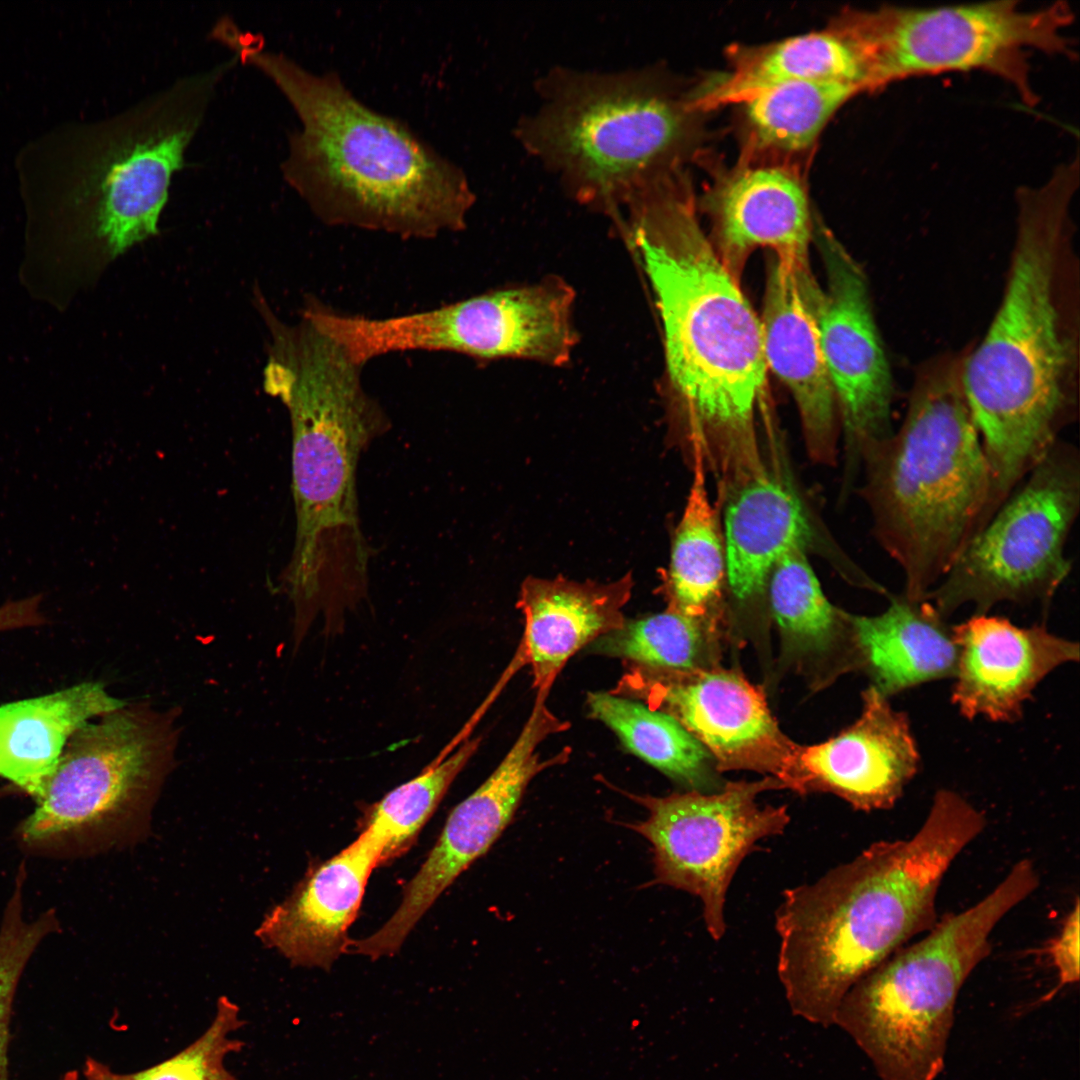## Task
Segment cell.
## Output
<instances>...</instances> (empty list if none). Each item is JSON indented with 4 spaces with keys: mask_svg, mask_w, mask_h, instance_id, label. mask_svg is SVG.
Here are the masks:
<instances>
[{
    "mask_svg": "<svg viewBox=\"0 0 1080 1080\" xmlns=\"http://www.w3.org/2000/svg\"><path fill=\"white\" fill-rule=\"evenodd\" d=\"M1028 859L993 890L947 914L858 981L834 1024L866 1054L881 1080H936L943 1070L959 992L990 954L1000 921L1039 886Z\"/></svg>",
    "mask_w": 1080,
    "mask_h": 1080,
    "instance_id": "9",
    "label": "cell"
},
{
    "mask_svg": "<svg viewBox=\"0 0 1080 1080\" xmlns=\"http://www.w3.org/2000/svg\"><path fill=\"white\" fill-rule=\"evenodd\" d=\"M817 242L826 274L814 301L820 345L847 458L857 468L862 454L894 431L892 374L863 269L828 231Z\"/></svg>",
    "mask_w": 1080,
    "mask_h": 1080,
    "instance_id": "17",
    "label": "cell"
},
{
    "mask_svg": "<svg viewBox=\"0 0 1080 1080\" xmlns=\"http://www.w3.org/2000/svg\"><path fill=\"white\" fill-rule=\"evenodd\" d=\"M126 704L92 681L1 705L0 777L37 799L71 736Z\"/></svg>",
    "mask_w": 1080,
    "mask_h": 1080,
    "instance_id": "26",
    "label": "cell"
},
{
    "mask_svg": "<svg viewBox=\"0 0 1080 1080\" xmlns=\"http://www.w3.org/2000/svg\"><path fill=\"white\" fill-rule=\"evenodd\" d=\"M733 56L730 72L688 101L692 111L740 104L763 89L791 81H840L871 91L864 54L840 19L828 29L743 48Z\"/></svg>",
    "mask_w": 1080,
    "mask_h": 1080,
    "instance_id": "27",
    "label": "cell"
},
{
    "mask_svg": "<svg viewBox=\"0 0 1080 1080\" xmlns=\"http://www.w3.org/2000/svg\"><path fill=\"white\" fill-rule=\"evenodd\" d=\"M1080 510V453L1058 440L971 537L927 594L948 618L970 604L987 614L999 603L1047 607L1068 577L1066 544Z\"/></svg>",
    "mask_w": 1080,
    "mask_h": 1080,
    "instance_id": "12",
    "label": "cell"
},
{
    "mask_svg": "<svg viewBox=\"0 0 1080 1080\" xmlns=\"http://www.w3.org/2000/svg\"><path fill=\"white\" fill-rule=\"evenodd\" d=\"M1049 955L1057 969L1059 987L1079 980V900L1064 920L1058 935L1051 942Z\"/></svg>",
    "mask_w": 1080,
    "mask_h": 1080,
    "instance_id": "36",
    "label": "cell"
},
{
    "mask_svg": "<svg viewBox=\"0 0 1080 1080\" xmlns=\"http://www.w3.org/2000/svg\"><path fill=\"white\" fill-rule=\"evenodd\" d=\"M819 289L810 263L773 255L760 322L767 368L792 395L809 456L820 463H831L836 453L839 415L815 314Z\"/></svg>",
    "mask_w": 1080,
    "mask_h": 1080,
    "instance_id": "18",
    "label": "cell"
},
{
    "mask_svg": "<svg viewBox=\"0 0 1080 1080\" xmlns=\"http://www.w3.org/2000/svg\"><path fill=\"white\" fill-rule=\"evenodd\" d=\"M840 81H791L763 89L742 103L757 142L784 151L811 146L834 113L862 93Z\"/></svg>",
    "mask_w": 1080,
    "mask_h": 1080,
    "instance_id": "31",
    "label": "cell"
},
{
    "mask_svg": "<svg viewBox=\"0 0 1080 1080\" xmlns=\"http://www.w3.org/2000/svg\"><path fill=\"white\" fill-rule=\"evenodd\" d=\"M574 299L566 282L550 277L391 317L372 318L330 307L321 313L320 324L362 366L381 355L414 350L562 366L577 342Z\"/></svg>",
    "mask_w": 1080,
    "mask_h": 1080,
    "instance_id": "13",
    "label": "cell"
},
{
    "mask_svg": "<svg viewBox=\"0 0 1080 1080\" xmlns=\"http://www.w3.org/2000/svg\"><path fill=\"white\" fill-rule=\"evenodd\" d=\"M538 88L542 102L520 121V142L576 200L616 221L635 196L675 173L693 111L653 73L558 68Z\"/></svg>",
    "mask_w": 1080,
    "mask_h": 1080,
    "instance_id": "8",
    "label": "cell"
},
{
    "mask_svg": "<svg viewBox=\"0 0 1080 1080\" xmlns=\"http://www.w3.org/2000/svg\"><path fill=\"white\" fill-rule=\"evenodd\" d=\"M471 738L449 757L432 761L415 778L388 792L368 809L367 829L382 846L381 864L404 853L432 816L449 787L480 746Z\"/></svg>",
    "mask_w": 1080,
    "mask_h": 1080,
    "instance_id": "33",
    "label": "cell"
},
{
    "mask_svg": "<svg viewBox=\"0 0 1080 1080\" xmlns=\"http://www.w3.org/2000/svg\"><path fill=\"white\" fill-rule=\"evenodd\" d=\"M1078 176L1065 163L1045 184L1017 191L1002 296L982 340L966 347L962 383L989 468L988 515L1078 417Z\"/></svg>",
    "mask_w": 1080,
    "mask_h": 1080,
    "instance_id": "1",
    "label": "cell"
},
{
    "mask_svg": "<svg viewBox=\"0 0 1080 1080\" xmlns=\"http://www.w3.org/2000/svg\"><path fill=\"white\" fill-rule=\"evenodd\" d=\"M805 551L796 547L782 556L766 587L783 650L797 659H813L841 646L859 657L848 613L829 602Z\"/></svg>",
    "mask_w": 1080,
    "mask_h": 1080,
    "instance_id": "30",
    "label": "cell"
},
{
    "mask_svg": "<svg viewBox=\"0 0 1080 1080\" xmlns=\"http://www.w3.org/2000/svg\"><path fill=\"white\" fill-rule=\"evenodd\" d=\"M621 216L660 316L672 413L722 482L747 478L764 466L756 434L768 369L760 318L679 176L640 193Z\"/></svg>",
    "mask_w": 1080,
    "mask_h": 1080,
    "instance_id": "2",
    "label": "cell"
},
{
    "mask_svg": "<svg viewBox=\"0 0 1080 1080\" xmlns=\"http://www.w3.org/2000/svg\"><path fill=\"white\" fill-rule=\"evenodd\" d=\"M224 46L297 114L281 171L322 222L420 239L465 228L475 195L464 171L405 122L367 106L336 72H312L248 31L231 30Z\"/></svg>",
    "mask_w": 1080,
    "mask_h": 1080,
    "instance_id": "3",
    "label": "cell"
},
{
    "mask_svg": "<svg viewBox=\"0 0 1080 1080\" xmlns=\"http://www.w3.org/2000/svg\"><path fill=\"white\" fill-rule=\"evenodd\" d=\"M178 715L177 708L127 703L79 728L22 823V840L86 838L129 845L143 837L174 766Z\"/></svg>",
    "mask_w": 1080,
    "mask_h": 1080,
    "instance_id": "10",
    "label": "cell"
},
{
    "mask_svg": "<svg viewBox=\"0 0 1080 1080\" xmlns=\"http://www.w3.org/2000/svg\"><path fill=\"white\" fill-rule=\"evenodd\" d=\"M780 789L781 782L765 776L727 782L715 792L627 794L648 811L645 820L626 826L651 844L653 883L698 897L716 941L726 931V896L738 867L759 840L782 834L790 822L786 806L757 802L762 792Z\"/></svg>",
    "mask_w": 1080,
    "mask_h": 1080,
    "instance_id": "14",
    "label": "cell"
},
{
    "mask_svg": "<svg viewBox=\"0 0 1080 1080\" xmlns=\"http://www.w3.org/2000/svg\"><path fill=\"white\" fill-rule=\"evenodd\" d=\"M235 56L113 116L66 122L16 156L21 192L69 213L116 256L158 233L173 175Z\"/></svg>",
    "mask_w": 1080,
    "mask_h": 1080,
    "instance_id": "7",
    "label": "cell"
},
{
    "mask_svg": "<svg viewBox=\"0 0 1080 1080\" xmlns=\"http://www.w3.org/2000/svg\"><path fill=\"white\" fill-rule=\"evenodd\" d=\"M1065 2L1026 10L1003 0L940 7L887 5L842 16L865 55L872 91L912 77L981 71L1010 84L1032 106V50L1074 58Z\"/></svg>",
    "mask_w": 1080,
    "mask_h": 1080,
    "instance_id": "11",
    "label": "cell"
},
{
    "mask_svg": "<svg viewBox=\"0 0 1080 1080\" xmlns=\"http://www.w3.org/2000/svg\"><path fill=\"white\" fill-rule=\"evenodd\" d=\"M239 1006L227 996L216 1003V1013L209 1028L193 1043L171 1058L134 1073L114 1072L108 1065L87 1057L85 1080H238L226 1067L225 1058L242 1050L245 1043L230 1038L245 1021Z\"/></svg>",
    "mask_w": 1080,
    "mask_h": 1080,
    "instance_id": "34",
    "label": "cell"
},
{
    "mask_svg": "<svg viewBox=\"0 0 1080 1080\" xmlns=\"http://www.w3.org/2000/svg\"><path fill=\"white\" fill-rule=\"evenodd\" d=\"M629 572L609 582L527 577L520 587L517 608L524 617L519 643L532 686L550 689L567 661L598 638L625 622L623 608L632 595Z\"/></svg>",
    "mask_w": 1080,
    "mask_h": 1080,
    "instance_id": "23",
    "label": "cell"
},
{
    "mask_svg": "<svg viewBox=\"0 0 1080 1080\" xmlns=\"http://www.w3.org/2000/svg\"><path fill=\"white\" fill-rule=\"evenodd\" d=\"M343 346L306 325L269 350L264 389L287 407L292 427L295 542L282 579L295 626L322 613L337 621L366 596L370 560L357 495L362 453L391 426L364 389Z\"/></svg>",
    "mask_w": 1080,
    "mask_h": 1080,
    "instance_id": "5",
    "label": "cell"
},
{
    "mask_svg": "<svg viewBox=\"0 0 1080 1080\" xmlns=\"http://www.w3.org/2000/svg\"><path fill=\"white\" fill-rule=\"evenodd\" d=\"M812 537L806 510L785 476L767 466L727 492L723 540L726 577L734 598L761 597L777 561Z\"/></svg>",
    "mask_w": 1080,
    "mask_h": 1080,
    "instance_id": "24",
    "label": "cell"
},
{
    "mask_svg": "<svg viewBox=\"0 0 1080 1080\" xmlns=\"http://www.w3.org/2000/svg\"><path fill=\"white\" fill-rule=\"evenodd\" d=\"M548 693L536 692L519 735L488 778L449 814L438 841L403 890L402 900L375 933L351 942L352 953L377 959L397 952L436 899L472 863L483 856L509 825L534 777L565 764V747L542 759L538 751L548 737L567 731L569 722L547 705Z\"/></svg>",
    "mask_w": 1080,
    "mask_h": 1080,
    "instance_id": "15",
    "label": "cell"
},
{
    "mask_svg": "<svg viewBox=\"0 0 1080 1080\" xmlns=\"http://www.w3.org/2000/svg\"><path fill=\"white\" fill-rule=\"evenodd\" d=\"M609 692L673 717L704 747L718 772L754 771L804 793L799 745L781 731L762 690L742 674L713 665L659 670L626 664Z\"/></svg>",
    "mask_w": 1080,
    "mask_h": 1080,
    "instance_id": "16",
    "label": "cell"
},
{
    "mask_svg": "<svg viewBox=\"0 0 1080 1080\" xmlns=\"http://www.w3.org/2000/svg\"><path fill=\"white\" fill-rule=\"evenodd\" d=\"M953 629L958 662L951 700L968 720L1017 721L1048 674L1079 660V644L1045 625L1020 627L987 613L974 614Z\"/></svg>",
    "mask_w": 1080,
    "mask_h": 1080,
    "instance_id": "20",
    "label": "cell"
},
{
    "mask_svg": "<svg viewBox=\"0 0 1080 1080\" xmlns=\"http://www.w3.org/2000/svg\"><path fill=\"white\" fill-rule=\"evenodd\" d=\"M0 927V1080H12L9 1072L10 1021L21 975L41 941L58 928L52 911L26 922L22 917V882L17 879Z\"/></svg>",
    "mask_w": 1080,
    "mask_h": 1080,
    "instance_id": "35",
    "label": "cell"
},
{
    "mask_svg": "<svg viewBox=\"0 0 1080 1080\" xmlns=\"http://www.w3.org/2000/svg\"><path fill=\"white\" fill-rule=\"evenodd\" d=\"M693 480L676 528L665 593L672 611L712 625L726 576L723 533L706 486L703 453L692 447Z\"/></svg>",
    "mask_w": 1080,
    "mask_h": 1080,
    "instance_id": "28",
    "label": "cell"
},
{
    "mask_svg": "<svg viewBox=\"0 0 1080 1080\" xmlns=\"http://www.w3.org/2000/svg\"><path fill=\"white\" fill-rule=\"evenodd\" d=\"M712 625L666 609L626 619L617 630L588 646L594 654L625 664L659 670H690L711 665Z\"/></svg>",
    "mask_w": 1080,
    "mask_h": 1080,
    "instance_id": "32",
    "label": "cell"
},
{
    "mask_svg": "<svg viewBox=\"0 0 1080 1080\" xmlns=\"http://www.w3.org/2000/svg\"><path fill=\"white\" fill-rule=\"evenodd\" d=\"M712 245L740 282L757 248L780 259L809 263L813 224L806 190L791 171L776 166L742 169L719 185L710 200Z\"/></svg>",
    "mask_w": 1080,
    "mask_h": 1080,
    "instance_id": "22",
    "label": "cell"
},
{
    "mask_svg": "<svg viewBox=\"0 0 1080 1080\" xmlns=\"http://www.w3.org/2000/svg\"><path fill=\"white\" fill-rule=\"evenodd\" d=\"M59 1080H79V1073L77 1070H69Z\"/></svg>",
    "mask_w": 1080,
    "mask_h": 1080,
    "instance_id": "37",
    "label": "cell"
},
{
    "mask_svg": "<svg viewBox=\"0 0 1080 1080\" xmlns=\"http://www.w3.org/2000/svg\"><path fill=\"white\" fill-rule=\"evenodd\" d=\"M877 615L848 619L871 686L890 698L918 685L954 678L958 645L953 625L928 600L891 594Z\"/></svg>",
    "mask_w": 1080,
    "mask_h": 1080,
    "instance_id": "25",
    "label": "cell"
},
{
    "mask_svg": "<svg viewBox=\"0 0 1080 1080\" xmlns=\"http://www.w3.org/2000/svg\"><path fill=\"white\" fill-rule=\"evenodd\" d=\"M981 810L938 790L909 838L872 843L818 880L783 893L777 971L792 1012L834 1025L851 988L937 923L941 882L984 830Z\"/></svg>",
    "mask_w": 1080,
    "mask_h": 1080,
    "instance_id": "4",
    "label": "cell"
},
{
    "mask_svg": "<svg viewBox=\"0 0 1080 1080\" xmlns=\"http://www.w3.org/2000/svg\"><path fill=\"white\" fill-rule=\"evenodd\" d=\"M804 794L830 792L854 809H891L919 770L920 753L909 719L869 686L859 718L835 737L800 746Z\"/></svg>",
    "mask_w": 1080,
    "mask_h": 1080,
    "instance_id": "19",
    "label": "cell"
},
{
    "mask_svg": "<svg viewBox=\"0 0 1080 1080\" xmlns=\"http://www.w3.org/2000/svg\"><path fill=\"white\" fill-rule=\"evenodd\" d=\"M966 348L917 369L899 428L861 456L874 535L921 601L981 528L990 474L964 393Z\"/></svg>",
    "mask_w": 1080,
    "mask_h": 1080,
    "instance_id": "6",
    "label": "cell"
},
{
    "mask_svg": "<svg viewBox=\"0 0 1080 1080\" xmlns=\"http://www.w3.org/2000/svg\"><path fill=\"white\" fill-rule=\"evenodd\" d=\"M588 716L615 733L622 745L690 790L722 788L713 759L670 715L609 691L589 692Z\"/></svg>",
    "mask_w": 1080,
    "mask_h": 1080,
    "instance_id": "29",
    "label": "cell"
},
{
    "mask_svg": "<svg viewBox=\"0 0 1080 1080\" xmlns=\"http://www.w3.org/2000/svg\"><path fill=\"white\" fill-rule=\"evenodd\" d=\"M382 847L363 829L347 847L311 867L255 931L293 965L329 969L346 951L368 879L381 864Z\"/></svg>",
    "mask_w": 1080,
    "mask_h": 1080,
    "instance_id": "21",
    "label": "cell"
}]
</instances>
